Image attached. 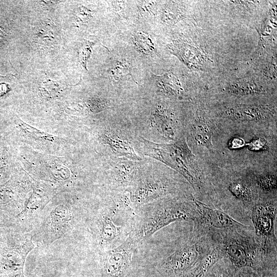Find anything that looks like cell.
<instances>
[{
	"label": "cell",
	"mask_w": 277,
	"mask_h": 277,
	"mask_svg": "<svg viewBox=\"0 0 277 277\" xmlns=\"http://www.w3.org/2000/svg\"><path fill=\"white\" fill-rule=\"evenodd\" d=\"M136 212L129 192H123L114 201L104 203L83 213L89 240L101 255L122 244L133 228Z\"/></svg>",
	"instance_id": "6da1fadb"
},
{
	"label": "cell",
	"mask_w": 277,
	"mask_h": 277,
	"mask_svg": "<svg viewBox=\"0 0 277 277\" xmlns=\"http://www.w3.org/2000/svg\"><path fill=\"white\" fill-rule=\"evenodd\" d=\"M194 198L169 197L143 206L135 212L132 233L141 244L172 223L193 221L196 215Z\"/></svg>",
	"instance_id": "7a4b0ae2"
},
{
	"label": "cell",
	"mask_w": 277,
	"mask_h": 277,
	"mask_svg": "<svg viewBox=\"0 0 277 277\" xmlns=\"http://www.w3.org/2000/svg\"><path fill=\"white\" fill-rule=\"evenodd\" d=\"M246 228L208 231L222 258L232 267L276 272V265L267 259L254 237L242 233Z\"/></svg>",
	"instance_id": "3957f363"
},
{
	"label": "cell",
	"mask_w": 277,
	"mask_h": 277,
	"mask_svg": "<svg viewBox=\"0 0 277 277\" xmlns=\"http://www.w3.org/2000/svg\"><path fill=\"white\" fill-rule=\"evenodd\" d=\"M83 212L69 201H58L44 208L33 230L35 246L47 247L69 236L81 222Z\"/></svg>",
	"instance_id": "277c9868"
},
{
	"label": "cell",
	"mask_w": 277,
	"mask_h": 277,
	"mask_svg": "<svg viewBox=\"0 0 277 277\" xmlns=\"http://www.w3.org/2000/svg\"><path fill=\"white\" fill-rule=\"evenodd\" d=\"M214 247L209 232L194 226L186 242L158 263L157 271L162 277H180L197 266Z\"/></svg>",
	"instance_id": "5b68a950"
},
{
	"label": "cell",
	"mask_w": 277,
	"mask_h": 277,
	"mask_svg": "<svg viewBox=\"0 0 277 277\" xmlns=\"http://www.w3.org/2000/svg\"><path fill=\"white\" fill-rule=\"evenodd\" d=\"M35 247L31 232L15 225L0 227V277H25L27 256Z\"/></svg>",
	"instance_id": "8992f818"
},
{
	"label": "cell",
	"mask_w": 277,
	"mask_h": 277,
	"mask_svg": "<svg viewBox=\"0 0 277 277\" xmlns=\"http://www.w3.org/2000/svg\"><path fill=\"white\" fill-rule=\"evenodd\" d=\"M277 215L276 197L259 199L250 210L254 229V239L262 247L265 255L276 264V238L275 224Z\"/></svg>",
	"instance_id": "52a82bcc"
},
{
	"label": "cell",
	"mask_w": 277,
	"mask_h": 277,
	"mask_svg": "<svg viewBox=\"0 0 277 277\" xmlns=\"http://www.w3.org/2000/svg\"><path fill=\"white\" fill-rule=\"evenodd\" d=\"M181 183L157 176H138L129 190L132 206L136 212L148 204L169 197H191L181 194Z\"/></svg>",
	"instance_id": "ba28073f"
},
{
	"label": "cell",
	"mask_w": 277,
	"mask_h": 277,
	"mask_svg": "<svg viewBox=\"0 0 277 277\" xmlns=\"http://www.w3.org/2000/svg\"><path fill=\"white\" fill-rule=\"evenodd\" d=\"M140 244L131 232L122 244L101 254V277H125Z\"/></svg>",
	"instance_id": "9c48e42d"
},
{
	"label": "cell",
	"mask_w": 277,
	"mask_h": 277,
	"mask_svg": "<svg viewBox=\"0 0 277 277\" xmlns=\"http://www.w3.org/2000/svg\"><path fill=\"white\" fill-rule=\"evenodd\" d=\"M31 185L28 182L12 181L0 187V224L13 225L24 210Z\"/></svg>",
	"instance_id": "30bf717a"
},
{
	"label": "cell",
	"mask_w": 277,
	"mask_h": 277,
	"mask_svg": "<svg viewBox=\"0 0 277 277\" xmlns=\"http://www.w3.org/2000/svg\"><path fill=\"white\" fill-rule=\"evenodd\" d=\"M196 215L194 225L206 230L241 229L249 226L241 223L225 211L212 207L195 198Z\"/></svg>",
	"instance_id": "8fae6325"
},
{
	"label": "cell",
	"mask_w": 277,
	"mask_h": 277,
	"mask_svg": "<svg viewBox=\"0 0 277 277\" xmlns=\"http://www.w3.org/2000/svg\"><path fill=\"white\" fill-rule=\"evenodd\" d=\"M52 192L46 187L35 189L28 199L24 210L16 217L13 225L31 232L40 214L51 199Z\"/></svg>",
	"instance_id": "7c38bea8"
},
{
	"label": "cell",
	"mask_w": 277,
	"mask_h": 277,
	"mask_svg": "<svg viewBox=\"0 0 277 277\" xmlns=\"http://www.w3.org/2000/svg\"><path fill=\"white\" fill-rule=\"evenodd\" d=\"M271 109L267 106L256 104H241L227 108L223 115L237 122H259L272 116Z\"/></svg>",
	"instance_id": "4fadbf2b"
},
{
	"label": "cell",
	"mask_w": 277,
	"mask_h": 277,
	"mask_svg": "<svg viewBox=\"0 0 277 277\" xmlns=\"http://www.w3.org/2000/svg\"><path fill=\"white\" fill-rule=\"evenodd\" d=\"M228 190L234 199L246 210L250 211L259 199L256 196L252 185L246 181H233L228 185Z\"/></svg>",
	"instance_id": "5bb4252c"
},
{
	"label": "cell",
	"mask_w": 277,
	"mask_h": 277,
	"mask_svg": "<svg viewBox=\"0 0 277 277\" xmlns=\"http://www.w3.org/2000/svg\"><path fill=\"white\" fill-rule=\"evenodd\" d=\"M190 132L196 145L208 149L213 147V127L205 118L202 116L196 118L190 126Z\"/></svg>",
	"instance_id": "9a60e30c"
},
{
	"label": "cell",
	"mask_w": 277,
	"mask_h": 277,
	"mask_svg": "<svg viewBox=\"0 0 277 277\" xmlns=\"http://www.w3.org/2000/svg\"><path fill=\"white\" fill-rule=\"evenodd\" d=\"M228 90L229 93L238 96L259 94L264 92L262 87L253 81L247 80L233 82L229 85Z\"/></svg>",
	"instance_id": "2e32d148"
},
{
	"label": "cell",
	"mask_w": 277,
	"mask_h": 277,
	"mask_svg": "<svg viewBox=\"0 0 277 277\" xmlns=\"http://www.w3.org/2000/svg\"><path fill=\"white\" fill-rule=\"evenodd\" d=\"M105 141L118 154L133 159H138L129 144L115 134H108L104 135Z\"/></svg>",
	"instance_id": "e0dca14e"
},
{
	"label": "cell",
	"mask_w": 277,
	"mask_h": 277,
	"mask_svg": "<svg viewBox=\"0 0 277 277\" xmlns=\"http://www.w3.org/2000/svg\"><path fill=\"white\" fill-rule=\"evenodd\" d=\"M160 86L167 94L177 96L183 90L179 80L170 73L157 77Z\"/></svg>",
	"instance_id": "ac0fdd59"
},
{
	"label": "cell",
	"mask_w": 277,
	"mask_h": 277,
	"mask_svg": "<svg viewBox=\"0 0 277 277\" xmlns=\"http://www.w3.org/2000/svg\"><path fill=\"white\" fill-rule=\"evenodd\" d=\"M255 187L268 194H276V175L272 173H265L258 175L254 180Z\"/></svg>",
	"instance_id": "d6986e66"
},
{
	"label": "cell",
	"mask_w": 277,
	"mask_h": 277,
	"mask_svg": "<svg viewBox=\"0 0 277 277\" xmlns=\"http://www.w3.org/2000/svg\"><path fill=\"white\" fill-rule=\"evenodd\" d=\"M217 262V259L213 254H209L200 263L180 277H204L209 269Z\"/></svg>",
	"instance_id": "ffe728a7"
},
{
	"label": "cell",
	"mask_w": 277,
	"mask_h": 277,
	"mask_svg": "<svg viewBox=\"0 0 277 277\" xmlns=\"http://www.w3.org/2000/svg\"><path fill=\"white\" fill-rule=\"evenodd\" d=\"M133 42L144 53L151 54L156 51L154 44L150 36L144 32L136 33L133 36Z\"/></svg>",
	"instance_id": "44dd1931"
},
{
	"label": "cell",
	"mask_w": 277,
	"mask_h": 277,
	"mask_svg": "<svg viewBox=\"0 0 277 277\" xmlns=\"http://www.w3.org/2000/svg\"><path fill=\"white\" fill-rule=\"evenodd\" d=\"M232 266L225 259H221L212 266L204 277H230Z\"/></svg>",
	"instance_id": "7402d4cb"
},
{
	"label": "cell",
	"mask_w": 277,
	"mask_h": 277,
	"mask_svg": "<svg viewBox=\"0 0 277 277\" xmlns=\"http://www.w3.org/2000/svg\"><path fill=\"white\" fill-rule=\"evenodd\" d=\"M230 277H276V273L264 272L250 268H236L232 266Z\"/></svg>",
	"instance_id": "603a6c76"
},
{
	"label": "cell",
	"mask_w": 277,
	"mask_h": 277,
	"mask_svg": "<svg viewBox=\"0 0 277 277\" xmlns=\"http://www.w3.org/2000/svg\"><path fill=\"white\" fill-rule=\"evenodd\" d=\"M110 74L112 78L115 81H119L124 76L128 74L130 75L132 79L134 80L131 74L130 65L125 61H121L117 63L116 65L111 70Z\"/></svg>",
	"instance_id": "cb8c5ba5"
},
{
	"label": "cell",
	"mask_w": 277,
	"mask_h": 277,
	"mask_svg": "<svg viewBox=\"0 0 277 277\" xmlns=\"http://www.w3.org/2000/svg\"><path fill=\"white\" fill-rule=\"evenodd\" d=\"M61 89L60 83L48 80L41 86L40 90L43 96L46 97H55Z\"/></svg>",
	"instance_id": "d4e9b609"
},
{
	"label": "cell",
	"mask_w": 277,
	"mask_h": 277,
	"mask_svg": "<svg viewBox=\"0 0 277 277\" xmlns=\"http://www.w3.org/2000/svg\"><path fill=\"white\" fill-rule=\"evenodd\" d=\"M174 6L168 5L164 8L162 12V19L164 22L169 24L175 23L182 17L181 12Z\"/></svg>",
	"instance_id": "484cf974"
},
{
	"label": "cell",
	"mask_w": 277,
	"mask_h": 277,
	"mask_svg": "<svg viewBox=\"0 0 277 277\" xmlns=\"http://www.w3.org/2000/svg\"><path fill=\"white\" fill-rule=\"evenodd\" d=\"M249 150L252 151L264 150L267 148L266 141L262 137L255 138L246 144Z\"/></svg>",
	"instance_id": "4316f807"
},
{
	"label": "cell",
	"mask_w": 277,
	"mask_h": 277,
	"mask_svg": "<svg viewBox=\"0 0 277 277\" xmlns=\"http://www.w3.org/2000/svg\"><path fill=\"white\" fill-rule=\"evenodd\" d=\"M106 102L101 98H93L89 102V106L93 111H102L106 107Z\"/></svg>",
	"instance_id": "83f0119b"
},
{
	"label": "cell",
	"mask_w": 277,
	"mask_h": 277,
	"mask_svg": "<svg viewBox=\"0 0 277 277\" xmlns=\"http://www.w3.org/2000/svg\"><path fill=\"white\" fill-rule=\"evenodd\" d=\"M91 46L89 44H86L83 46L81 50L80 59L84 66H86V61L88 58L91 53Z\"/></svg>",
	"instance_id": "f1b7e54d"
},
{
	"label": "cell",
	"mask_w": 277,
	"mask_h": 277,
	"mask_svg": "<svg viewBox=\"0 0 277 277\" xmlns=\"http://www.w3.org/2000/svg\"><path fill=\"white\" fill-rule=\"evenodd\" d=\"M228 145L230 149H235L242 148L246 145V144L243 138L234 137L229 141Z\"/></svg>",
	"instance_id": "f546056e"
},
{
	"label": "cell",
	"mask_w": 277,
	"mask_h": 277,
	"mask_svg": "<svg viewBox=\"0 0 277 277\" xmlns=\"http://www.w3.org/2000/svg\"><path fill=\"white\" fill-rule=\"evenodd\" d=\"M4 226H7L0 224V227H4Z\"/></svg>",
	"instance_id": "4dcf8cb0"
}]
</instances>
